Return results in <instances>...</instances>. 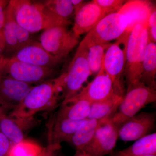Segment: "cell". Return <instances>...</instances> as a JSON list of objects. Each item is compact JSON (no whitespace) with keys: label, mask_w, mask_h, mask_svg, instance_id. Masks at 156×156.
Instances as JSON below:
<instances>
[{"label":"cell","mask_w":156,"mask_h":156,"mask_svg":"<svg viewBox=\"0 0 156 156\" xmlns=\"http://www.w3.org/2000/svg\"><path fill=\"white\" fill-rule=\"evenodd\" d=\"M79 39L68 27L56 26L43 30L39 43L51 55L64 60L77 46Z\"/></svg>","instance_id":"52a82bcc"},{"label":"cell","mask_w":156,"mask_h":156,"mask_svg":"<svg viewBox=\"0 0 156 156\" xmlns=\"http://www.w3.org/2000/svg\"><path fill=\"white\" fill-rule=\"evenodd\" d=\"M63 99L65 103L77 95L91 75L87 60V49L83 40L79 44L75 54L65 73Z\"/></svg>","instance_id":"5b68a950"},{"label":"cell","mask_w":156,"mask_h":156,"mask_svg":"<svg viewBox=\"0 0 156 156\" xmlns=\"http://www.w3.org/2000/svg\"><path fill=\"white\" fill-rule=\"evenodd\" d=\"M87 120L76 121L56 118L50 127V144H60L64 141L70 142L73 135Z\"/></svg>","instance_id":"ac0fdd59"},{"label":"cell","mask_w":156,"mask_h":156,"mask_svg":"<svg viewBox=\"0 0 156 156\" xmlns=\"http://www.w3.org/2000/svg\"><path fill=\"white\" fill-rule=\"evenodd\" d=\"M23 128L15 118L9 115L0 117V131L9 140L11 144L24 140Z\"/></svg>","instance_id":"d4e9b609"},{"label":"cell","mask_w":156,"mask_h":156,"mask_svg":"<svg viewBox=\"0 0 156 156\" xmlns=\"http://www.w3.org/2000/svg\"><path fill=\"white\" fill-rule=\"evenodd\" d=\"M76 156H90L89 155L87 154H85V153L83 152H80V153L78 154Z\"/></svg>","instance_id":"d590c367"},{"label":"cell","mask_w":156,"mask_h":156,"mask_svg":"<svg viewBox=\"0 0 156 156\" xmlns=\"http://www.w3.org/2000/svg\"><path fill=\"white\" fill-rule=\"evenodd\" d=\"M33 87L32 84L0 75V98L12 111L22 102Z\"/></svg>","instance_id":"2e32d148"},{"label":"cell","mask_w":156,"mask_h":156,"mask_svg":"<svg viewBox=\"0 0 156 156\" xmlns=\"http://www.w3.org/2000/svg\"><path fill=\"white\" fill-rule=\"evenodd\" d=\"M42 2L49 11L63 19L70 20V18L74 15L71 0H49Z\"/></svg>","instance_id":"4316f807"},{"label":"cell","mask_w":156,"mask_h":156,"mask_svg":"<svg viewBox=\"0 0 156 156\" xmlns=\"http://www.w3.org/2000/svg\"><path fill=\"white\" fill-rule=\"evenodd\" d=\"M11 145L9 140L0 131V156H6Z\"/></svg>","instance_id":"4dcf8cb0"},{"label":"cell","mask_w":156,"mask_h":156,"mask_svg":"<svg viewBox=\"0 0 156 156\" xmlns=\"http://www.w3.org/2000/svg\"><path fill=\"white\" fill-rule=\"evenodd\" d=\"M129 34L124 35L111 44L104 56L103 66L105 71L111 78L115 92L117 95L124 96V87L122 77L126 63V44Z\"/></svg>","instance_id":"8992f818"},{"label":"cell","mask_w":156,"mask_h":156,"mask_svg":"<svg viewBox=\"0 0 156 156\" xmlns=\"http://www.w3.org/2000/svg\"><path fill=\"white\" fill-rule=\"evenodd\" d=\"M83 40L87 47V60L91 74L98 73L102 66L105 51L111 44L98 41L88 33Z\"/></svg>","instance_id":"d6986e66"},{"label":"cell","mask_w":156,"mask_h":156,"mask_svg":"<svg viewBox=\"0 0 156 156\" xmlns=\"http://www.w3.org/2000/svg\"><path fill=\"white\" fill-rule=\"evenodd\" d=\"M14 19L21 27L30 33L56 26L68 27L70 20L63 19L49 11L43 2L27 0L9 1Z\"/></svg>","instance_id":"7a4b0ae2"},{"label":"cell","mask_w":156,"mask_h":156,"mask_svg":"<svg viewBox=\"0 0 156 156\" xmlns=\"http://www.w3.org/2000/svg\"><path fill=\"white\" fill-rule=\"evenodd\" d=\"M156 156V154L148 155H146V156Z\"/></svg>","instance_id":"8d00e7d4"},{"label":"cell","mask_w":156,"mask_h":156,"mask_svg":"<svg viewBox=\"0 0 156 156\" xmlns=\"http://www.w3.org/2000/svg\"><path fill=\"white\" fill-rule=\"evenodd\" d=\"M156 154V134H148L137 140L132 145L112 156H144Z\"/></svg>","instance_id":"7402d4cb"},{"label":"cell","mask_w":156,"mask_h":156,"mask_svg":"<svg viewBox=\"0 0 156 156\" xmlns=\"http://www.w3.org/2000/svg\"><path fill=\"white\" fill-rule=\"evenodd\" d=\"M4 45L0 44V74L2 72L9 58H7L4 54Z\"/></svg>","instance_id":"d6a6232c"},{"label":"cell","mask_w":156,"mask_h":156,"mask_svg":"<svg viewBox=\"0 0 156 156\" xmlns=\"http://www.w3.org/2000/svg\"><path fill=\"white\" fill-rule=\"evenodd\" d=\"M43 149L34 141L24 139L18 143L11 144L6 156H38Z\"/></svg>","instance_id":"484cf974"},{"label":"cell","mask_w":156,"mask_h":156,"mask_svg":"<svg viewBox=\"0 0 156 156\" xmlns=\"http://www.w3.org/2000/svg\"><path fill=\"white\" fill-rule=\"evenodd\" d=\"M105 14L95 0L85 2L80 9L74 12V22L72 30L80 36L88 33Z\"/></svg>","instance_id":"9a60e30c"},{"label":"cell","mask_w":156,"mask_h":156,"mask_svg":"<svg viewBox=\"0 0 156 156\" xmlns=\"http://www.w3.org/2000/svg\"><path fill=\"white\" fill-rule=\"evenodd\" d=\"M3 34L4 54L8 58H11L34 41L31 34L21 27L14 19L9 3L6 7L5 23Z\"/></svg>","instance_id":"9c48e42d"},{"label":"cell","mask_w":156,"mask_h":156,"mask_svg":"<svg viewBox=\"0 0 156 156\" xmlns=\"http://www.w3.org/2000/svg\"><path fill=\"white\" fill-rule=\"evenodd\" d=\"M156 101V90L138 82L127 88V93L123 96L122 100L110 120L119 127L138 113L141 109Z\"/></svg>","instance_id":"277c9868"},{"label":"cell","mask_w":156,"mask_h":156,"mask_svg":"<svg viewBox=\"0 0 156 156\" xmlns=\"http://www.w3.org/2000/svg\"><path fill=\"white\" fill-rule=\"evenodd\" d=\"M108 119H87L73 135L70 142L72 143L79 151H82L91 142L95 131L101 124Z\"/></svg>","instance_id":"603a6c76"},{"label":"cell","mask_w":156,"mask_h":156,"mask_svg":"<svg viewBox=\"0 0 156 156\" xmlns=\"http://www.w3.org/2000/svg\"><path fill=\"white\" fill-rule=\"evenodd\" d=\"M91 102L83 98L72 99L62 104L56 118L83 120L88 118Z\"/></svg>","instance_id":"ffe728a7"},{"label":"cell","mask_w":156,"mask_h":156,"mask_svg":"<svg viewBox=\"0 0 156 156\" xmlns=\"http://www.w3.org/2000/svg\"><path fill=\"white\" fill-rule=\"evenodd\" d=\"M54 73L52 68L37 66L9 58L1 74L32 85L48 80Z\"/></svg>","instance_id":"ba28073f"},{"label":"cell","mask_w":156,"mask_h":156,"mask_svg":"<svg viewBox=\"0 0 156 156\" xmlns=\"http://www.w3.org/2000/svg\"><path fill=\"white\" fill-rule=\"evenodd\" d=\"M65 73L32 87L22 102L9 114L21 119L33 117L40 112L55 108L63 98Z\"/></svg>","instance_id":"6da1fadb"},{"label":"cell","mask_w":156,"mask_h":156,"mask_svg":"<svg viewBox=\"0 0 156 156\" xmlns=\"http://www.w3.org/2000/svg\"><path fill=\"white\" fill-rule=\"evenodd\" d=\"M9 111H12V109L0 98V117L4 115H9Z\"/></svg>","instance_id":"836d02e7"},{"label":"cell","mask_w":156,"mask_h":156,"mask_svg":"<svg viewBox=\"0 0 156 156\" xmlns=\"http://www.w3.org/2000/svg\"><path fill=\"white\" fill-rule=\"evenodd\" d=\"M128 23V17L118 11L102 17L88 33L98 41L108 43L122 36Z\"/></svg>","instance_id":"30bf717a"},{"label":"cell","mask_w":156,"mask_h":156,"mask_svg":"<svg viewBox=\"0 0 156 156\" xmlns=\"http://www.w3.org/2000/svg\"><path fill=\"white\" fill-rule=\"evenodd\" d=\"M60 148V144H49L46 147L43 148L41 152L38 156H53L55 152Z\"/></svg>","instance_id":"1f68e13d"},{"label":"cell","mask_w":156,"mask_h":156,"mask_svg":"<svg viewBox=\"0 0 156 156\" xmlns=\"http://www.w3.org/2000/svg\"><path fill=\"white\" fill-rule=\"evenodd\" d=\"M154 8L151 2L147 1H126L118 11L127 16L129 20L125 34H129L137 24L147 25L149 17Z\"/></svg>","instance_id":"e0dca14e"},{"label":"cell","mask_w":156,"mask_h":156,"mask_svg":"<svg viewBox=\"0 0 156 156\" xmlns=\"http://www.w3.org/2000/svg\"><path fill=\"white\" fill-rule=\"evenodd\" d=\"M115 95L117 94L115 92L112 81L105 71L102 65L94 80L71 99L83 98L92 103L106 100Z\"/></svg>","instance_id":"4fadbf2b"},{"label":"cell","mask_w":156,"mask_h":156,"mask_svg":"<svg viewBox=\"0 0 156 156\" xmlns=\"http://www.w3.org/2000/svg\"><path fill=\"white\" fill-rule=\"evenodd\" d=\"M147 26L138 24L129 33L126 44V63L124 76L127 87L140 82L142 63L149 42Z\"/></svg>","instance_id":"3957f363"},{"label":"cell","mask_w":156,"mask_h":156,"mask_svg":"<svg viewBox=\"0 0 156 156\" xmlns=\"http://www.w3.org/2000/svg\"><path fill=\"white\" fill-rule=\"evenodd\" d=\"M147 31L149 41L156 43V11L154 8L148 20Z\"/></svg>","instance_id":"f1b7e54d"},{"label":"cell","mask_w":156,"mask_h":156,"mask_svg":"<svg viewBox=\"0 0 156 156\" xmlns=\"http://www.w3.org/2000/svg\"><path fill=\"white\" fill-rule=\"evenodd\" d=\"M156 44L149 42L142 63V72L140 82L146 87L155 90Z\"/></svg>","instance_id":"44dd1931"},{"label":"cell","mask_w":156,"mask_h":156,"mask_svg":"<svg viewBox=\"0 0 156 156\" xmlns=\"http://www.w3.org/2000/svg\"><path fill=\"white\" fill-rule=\"evenodd\" d=\"M123 98V96L115 95L106 100L92 103L87 119H110L116 111Z\"/></svg>","instance_id":"cb8c5ba5"},{"label":"cell","mask_w":156,"mask_h":156,"mask_svg":"<svg viewBox=\"0 0 156 156\" xmlns=\"http://www.w3.org/2000/svg\"><path fill=\"white\" fill-rule=\"evenodd\" d=\"M71 2L73 6L74 12L80 9L85 3V2L83 0H71Z\"/></svg>","instance_id":"e575fe53"},{"label":"cell","mask_w":156,"mask_h":156,"mask_svg":"<svg viewBox=\"0 0 156 156\" xmlns=\"http://www.w3.org/2000/svg\"><path fill=\"white\" fill-rule=\"evenodd\" d=\"M105 15L118 12L127 1L124 0H95Z\"/></svg>","instance_id":"83f0119b"},{"label":"cell","mask_w":156,"mask_h":156,"mask_svg":"<svg viewBox=\"0 0 156 156\" xmlns=\"http://www.w3.org/2000/svg\"><path fill=\"white\" fill-rule=\"evenodd\" d=\"M10 58L37 66L52 68L63 60L51 55L39 42L34 41L20 49Z\"/></svg>","instance_id":"5bb4252c"},{"label":"cell","mask_w":156,"mask_h":156,"mask_svg":"<svg viewBox=\"0 0 156 156\" xmlns=\"http://www.w3.org/2000/svg\"><path fill=\"white\" fill-rule=\"evenodd\" d=\"M9 2V1L0 0V44L4 45L3 30L5 23L6 7L8 5Z\"/></svg>","instance_id":"f546056e"},{"label":"cell","mask_w":156,"mask_h":156,"mask_svg":"<svg viewBox=\"0 0 156 156\" xmlns=\"http://www.w3.org/2000/svg\"><path fill=\"white\" fill-rule=\"evenodd\" d=\"M155 112H142L119 127V137L125 142L134 141L148 134L155 127Z\"/></svg>","instance_id":"7c38bea8"},{"label":"cell","mask_w":156,"mask_h":156,"mask_svg":"<svg viewBox=\"0 0 156 156\" xmlns=\"http://www.w3.org/2000/svg\"><path fill=\"white\" fill-rule=\"evenodd\" d=\"M119 127L110 119L97 128L90 143L82 151L90 156H105L110 154L116 145Z\"/></svg>","instance_id":"8fae6325"}]
</instances>
